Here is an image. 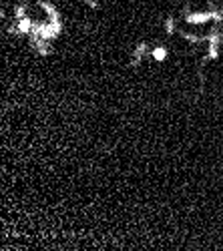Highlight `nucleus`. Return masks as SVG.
<instances>
[{
    "instance_id": "f257e3e1",
    "label": "nucleus",
    "mask_w": 223,
    "mask_h": 251,
    "mask_svg": "<svg viewBox=\"0 0 223 251\" xmlns=\"http://www.w3.org/2000/svg\"><path fill=\"white\" fill-rule=\"evenodd\" d=\"M155 58H159V60H163V58H165V50H163V49H159V50H155Z\"/></svg>"
}]
</instances>
